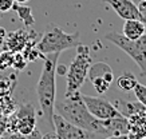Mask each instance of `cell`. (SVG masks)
<instances>
[{
  "label": "cell",
  "mask_w": 146,
  "mask_h": 139,
  "mask_svg": "<svg viewBox=\"0 0 146 139\" xmlns=\"http://www.w3.org/2000/svg\"><path fill=\"white\" fill-rule=\"evenodd\" d=\"M13 63V54L12 52H4L0 55V68L4 70L8 66H12Z\"/></svg>",
  "instance_id": "cell-18"
},
{
  "label": "cell",
  "mask_w": 146,
  "mask_h": 139,
  "mask_svg": "<svg viewBox=\"0 0 146 139\" xmlns=\"http://www.w3.org/2000/svg\"><path fill=\"white\" fill-rule=\"evenodd\" d=\"M138 83L137 78L134 76L133 72H123L118 79H117V86L118 88H121L122 91H133V88L135 87V84Z\"/></svg>",
  "instance_id": "cell-11"
},
{
  "label": "cell",
  "mask_w": 146,
  "mask_h": 139,
  "mask_svg": "<svg viewBox=\"0 0 146 139\" xmlns=\"http://www.w3.org/2000/svg\"><path fill=\"white\" fill-rule=\"evenodd\" d=\"M109 71H113L111 67L105 62H97L90 66V70H89V75L87 78L90 79V82L94 80L95 78H105Z\"/></svg>",
  "instance_id": "cell-12"
},
{
  "label": "cell",
  "mask_w": 146,
  "mask_h": 139,
  "mask_svg": "<svg viewBox=\"0 0 146 139\" xmlns=\"http://www.w3.org/2000/svg\"><path fill=\"white\" fill-rule=\"evenodd\" d=\"M8 139H42V134L38 128H35L30 134H19V132L8 134Z\"/></svg>",
  "instance_id": "cell-17"
},
{
  "label": "cell",
  "mask_w": 146,
  "mask_h": 139,
  "mask_svg": "<svg viewBox=\"0 0 146 139\" xmlns=\"http://www.w3.org/2000/svg\"><path fill=\"white\" fill-rule=\"evenodd\" d=\"M13 88H15V80L9 76L0 75V96L11 95Z\"/></svg>",
  "instance_id": "cell-14"
},
{
  "label": "cell",
  "mask_w": 146,
  "mask_h": 139,
  "mask_svg": "<svg viewBox=\"0 0 146 139\" xmlns=\"http://www.w3.org/2000/svg\"><path fill=\"white\" fill-rule=\"evenodd\" d=\"M54 130L56 139H93L95 134L72 125L58 114H54Z\"/></svg>",
  "instance_id": "cell-7"
},
{
  "label": "cell",
  "mask_w": 146,
  "mask_h": 139,
  "mask_svg": "<svg viewBox=\"0 0 146 139\" xmlns=\"http://www.w3.org/2000/svg\"><path fill=\"white\" fill-rule=\"evenodd\" d=\"M0 139H3V136H1V135H0Z\"/></svg>",
  "instance_id": "cell-25"
},
{
  "label": "cell",
  "mask_w": 146,
  "mask_h": 139,
  "mask_svg": "<svg viewBox=\"0 0 146 139\" xmlns=\"http://www.w3.org/2000/svg\"><path fill=\"white\" fill-rule=\"evenodd\" d=\"M4 39H5V30L0 27V47L4 43Z\"/></svg>",
  "instance_id": "cell-21"
},
{
  "label": "cell",
  "mask_w": 146,
  "mask_h": 139,
  "mask_svg": "<svg viewBox=\"0 0 146 139\" xmlns=\"http://www.w3.org/2000/svg\"><path fill=\"white\" fill-rule=\"evenodd\" d=\"M146 28L145 23L137 19H130V20H125L123 28H122V35L127 38L129 40H135L142 35H145Z\"/></svg>",
  "instance_id": "cell-9"
},
{
  "label": "cell",
  "mask_w": 146,
  "mask_h": 139,
  "mask_svg": "<svg viewBox=\"0 0 146 139\" xmlns=\"http://www.w3.org/2000/svg\"><path fill=\"white\" fill-rule=\"evenodd\" d=\"M27 34L26 31H22V30H19V31H15V32H11V35L8 36V48L12 49V51H18L20 49V44L19 43H22L23 45L26 44L27 42Z\"/></svg>",
  "instance_id": "cell-13"
},
{
  "label": "cell",
  "mask_w": 146,
  "mask_h": 139,
  "mask_svg": "<svg viewBox=\"0 0 146 139\" xmlns=\"http://www.w3.org/2000/svg\"><path fill=\"white\" fill-rule=\"evenodd\" d=\"M91 64H93V62H91L90 48L80 43L76 47V54L71 62L70 67L66 71L67 87L64 95H71L80 90V87L83 86V83L87 79Z\"/></svg>",
  "instance_id": "cell-2"
},
{
  "label": "cell",
  "mask_w": 146,
  "mask_h": 139,
  "mask_svg": "<svg viewBox=\"0 0 146 139\" xmlns=\"http://www.w3.org/2000/svg\"><path fill=\"white\" fill-rule=\"evenodd\" d=\"M36 128L35 110L31 104H23L7 117V132L30 134Z\"/></svg>",
  "instance_id": "cell-5"
},
{
  "label": "cell",
  "mask_w": 146,
  "mask_h": 139,
  "mask_svg": "<svg viewBox=\"0 0 146 139\" xmlns=\"http://www.w3.org/2000/svg\"><path fill=\"white\" fill-rule=\"evenodd\" d=\"M133 91H134V95H135L137 100L146 108V86L138 82L137 84H135V87L133 88Z\"/></svg>",
  "instance_id": "cell-15"
},
{
  "label": "cell",
  "mask_w": 146,
  "mask_h": 139,
  "mask_svg": "<svg viewBox=\"0 0 146 139\" xmlns=\"http://www.w3.org/2000/svg\"><path fill=\"white\" fill-rule=\"evenodd\" d=\"M103 3H107L114 12L121 19L123 20H130V19H137L141 22L146 23V18L143 16L142 11L139 9L133 0H102Z\"/></svg>",
  "instance_id": "cell-8"
},
{
  "label": "cell",
  "mask_w": 146,
  "mask_h": 139,
  "mask_svg": "<svg viewBox=\"0 0 146 139\" xmlns=\"http://www.w3.org/2000/svg\"><path fill=\"white\" fill-rule=\"evenodd\" d=\"M80 44V34L63 31L58 27H52L51 30L46 31L42 36L39 43L36 44V49L39 54H55L62 52L70 48H76Z\"/></svg>",
  "instance_id": "cell-3"
},
{
  "label": "cell",
  "mask_w": 146,
  "mask_h": 139,
  "mask_svg": "<svg viewBox=\"0 0 146 139\" xmlns=\"http://www.w3.org/2000/svg\"><path fill=\"white\" fill-rule=\"evenodd\" d=\"M91 83H93V87L97 90L98 94H105L111 86V83H109L105 78H95L94 80H91Z\"/></svg>",
  "instance_id": "cell-16"
},
{
  "label": "cell",
  "mask_w": 146,
  "mask_h": 139,
  "mask_svg": "<svg viewBox=\"0 0 146 139\" xmlns=\"http://www.w3.org/2000/svg\"><path fill=\"white\" fill-rule=\"evenodd\" d=\"M27 1H30V0H15V3H19V4H24Z\"/></svg>",
  "instance_id": "cell-24"
},
{
  "label": "cell",
  "mask_w": 146,
  "mask_h": 139,
  "mask_svg": "<svg viewBox=\"0 0 146 139\" xmlns=\"http://www.w3.org/2000/svg\"><path fill=\"white\" fill-rule=\"evenodd\" d=\"M13 11L18 14V16L22 19V22L24 23L26 27H30L35 23V19L32 16V9L27 5H23V4H19V3H15L13 4Z\"/></svg>",
  "instance_id": "cell-10"
},
{
  "label": "cell",
  "mask_w": 146,
  "mask_h": 139,
  "mask_svg": "<svg viewBox=\"0 0 146 139\" xmlns=\"http://www.w3.org/2000/svg\"><path fill=\"white\" fill-rule=\"evenodd\" d=\"M105 139H130L127 134H122V135H109L107 138Z\"/></svg>",
  "instance_id": "cell-20"
},
{
  "label": "cell",
  "mask_w": 146,
  "mask_h": 139,
  "mask_svg": "<svg viewBox=\"0 0 146 139\" xmlns=\"http://www.w3.org/2000/svg\"><path fill=\"white\" fill-rule=\"evenodd\" d=\"M5 118H7V117H5V114H4V112H3V110H1V107H0V122H1V121H4Z\"/></svg>",
  "instance_id": "cell-23"
},
{
  "label": "cell",
  "mask_w": 146,
  "mask_h": 139,
  "mask_svg": "<svg viewBox=\"0 0 146 139\" xmlns=\"http://www.w3.org/2000/svg\"><path fill=\"white\" fill-rule=\"evenodd\" d=\"M60 54H48L44 58V64L42 68V74L36 84V95L39 100L40 111L43 114L47 123L54 128V114H55V102H56V67L58 59Z\"/></svg>",
  "instance_id": "cell-1"
},
{
  "label": "cell",
  "mask_w": 146,
  "mask_h": 139,
  "mask_svg": "<svg viewBox=\"0 0 146 139\" xmlns=\"http://www.w3.org/2000/svg\"><path fill=\"white\" fill-rule=\"evenodd\" d=\"M83 102L86 103L89 111L93 114L97 119L107 121V119H117V118L125 117L123 114L115 107L109 100L101 98V96H91V95H82Z\"/></svg>",
  "instance_id": "cell-6"
},
{
  "label": "cell",
  "mask_w": 146,
  "mask_h": 139,
  "mask_svg": "<svg viewBox=\"0 0 146 139\" xmlns=\"http://www.w3.org/2000/svg\"><path fill=\"white\" fill-rule=\"evenodd\" d=\"M106 39L126 52L139 67L142 76H146V34L135 40H129L122 34L109 32L106 34Z\"/></svg>",
  "instance_id": "cell-4"
},
{
  "label": "cell",
  "mask_w": 146,
  "mask_h": 139,
  "mask_svg": "<svg viewBox=\"0 0 146 139\" xmlns=\"http://www.w3.org/2000/svg\"><path fill=\"white\" fill-rule=\"evenodd\" d=\"M42 139H56V134L55 132H48L46 135H42Z\"/></svg>",
  "instance_id": "cell-22"
},
{
  "label": "cell",
  "mask_w": 146,
  "mask_h": 139,
  "mask_svg": "<svg viewBox=\"0 0 146 139\" xmlns=\"http://www.w3.org/2000/svg\"><path fill=\"white\" fill-rule=\"evenodd\" d=\"M15 0H0V12H9L13 8Z\"/></svg>",
  "instance_id": "cell-19"
}]
</instances>
